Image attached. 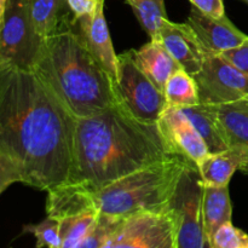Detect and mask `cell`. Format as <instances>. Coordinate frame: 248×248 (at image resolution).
<instances>
[{
    "label": "cell",
    "mask_w": 248,
    "mask_h": 248,
    "mask_svg": "<svg viewBox=\"0 0 248 248\" xmlns=\"http://www.w3.org/2000/svg\"><path fill=\"white\" fill-rule=\"evenodd\" d=\"M104 2L106 0L99 1L93 14L80 18L74 17V24L78 33L81 35L82 40L97 62L115 81L118 73V56L114 51L108 24L104 17Z\"/></svg>",
    "instance_id": "4fadbf2b"
},
{
    "label": "cell",
    "mask_w": 248,
    "mask_h": 248,
    "mask_svg": "<svg viewBox=\"0 0 248 248\" xmlns=\"http://www.w3.org/2000/svg\"><path fill=\"white\" fill-rule=\"evenodd\" d=\"M186 23L193 28L207 55H220L237 47L248 39L227 16H208L191 7Z\"/></svg>",
    "instance_id": "8fae6325"
},
{
    "label": "cell",
    "mask_w": 248,
    "mask_h": 248,
    "mask_svg": "<svg viewBox=\"0 0 248 248\" xmlns=\"http://www.w3.org/2000/svg\"><path fill=\"white\" fill-rule=\"evenodd\" d=\"M203 225L210 248H213V237L225 223L232 222V207L229 186H203Z\"/></svg>",
    "instance_id": "2e32d148"
},
{
    "label": "cell",
    "mask_w": 248,
    "mask_h": 248,
    "mask_svg": "<svg viewBox=\"0 0 248 248\" xmlns=\"http://www.w3.org/2000/svg\"><path fill=\"white\" fill-rule=\"evenodd\" d=\"M31 15L36 31L45 40L73 16L65 0H31Z\"/></svg>",
    "instance_id": "d6986e66"
},
{
    "label": "cell",
    "mask_w": 248,
    "mask_h": 248,
    "mask_svg": "<svg viewBox=\"0 0 248 248\" xmlns=\"http://www.w3.org/2000/svg\"><path fill=\"white\" fill-rule=\"evenodd\" d=\"M248 242V235L232 222L223 224L213 237V248H240Z\"/></svg>",
    "instance_id": "d4e9b609"
},
{
    "label": "cell",
    "mask_w": 248,
    "mask_h": 248,
    "mask_svg": "<svg viewBox=\"0 0 248 248\" xmlns=\"http://www.w3.org/2000/svg\"><path fill=\"white\" fill-rule=\"evenodd\" d=\"M102 248H177L173 211L124 218Z\"/></svg>",
    "instance_id": "ba28073f"
},
{
    "label": "cell",
    "mask_w": 248,
    "mask_h": 248,
    "mask_svg": "<svg viewBox=\"0 0 248 248\" xmlns=\"http://www.w3.org/2000/svg\"><path fill=\"white\" fill-rule=\"evenodd\" d=\"M240 171L244 172L245 174H248V164L241 165V166H240Z\"/></svg>",
    "instance_id": "f546056e"
},
{
    "label": "cell",
    "mask_w": 248,
    "mask_h": 248,
    "mask_svg": "<svg viewBox=\"0 0 248 248\" xmlns=\"http://www.w3.org/2000/svg\"><path fill=\"white\" fill-rule=\"evenodd\" d=\"M157 126L171 154L181 155L196 165L210 154L205 140L182 109L167 106Z\"/></svg>",
    "instance_id": "30bf717a"
},
{
    "label": "cell",
    "mask_w": 248,
    "mask_h": 248,
    "mask_svg": "<svg viewBox=\"0 0 248 248\" xmlns=\"http://www.w3.org/2000/svg\"><path fill=\"white\" fill-rule=\"evenodd\" d=\"M190 162L181 155L171 154L86 198H90L97 212L111 217L126 218L142 212H166L171 208L182 173Z\"/></svg>",
    "instance_id": "277c9868"
},
{
    "label": "cell",
    "mask_w": 248,
    "mask_h": 248,
    "mask_svg": "<svg viewBox=\"0 0 248 248\" xmlns=\"http://www.w3.org/2000/svg\"><path fill=\"white\" fill-rule=\"evenodd\" d=\"M152 40L159 39L160 29L167 19L165 0H126Z\"/></svg>",
    "instance_id": "44dd1931"
},
{
    "label": "cell",
    "mask_w": 248,
    "mask_h": 248,
    "mask_svg": "<svg viewBox=\"0 0 248 248\" xmlns=\"http://www.w3.org/2000/svg\"><path fill=\"white\" fill-rule=\"evenodd\" d=\"M77 116L34 70L0 68V193L51 191L67 182Z\"/></svg>",
    "instance_id": "6da1fadb"
},
{
    "label": "cell",
    "mask_w": 248,
    "mask_h": 248,
    "mask_svg": "<svg viewBox=\"0 0 248 248\" xmlns=\"http://www.w3.org/2000/svg\"><path fill=\"white\" fill-rule=\"evenodd\" d=\"M235 152L237 153L240 157V161H241V165L248 164V145H242V147H235L232 148Z\"/></svg>",
    "instance_id": "f1b7e54d"
},
{
    "label": "cell",
    "mask_w": 248,
    "mask_h": 248,
    "mask_svg": "<svg viewBox=\"0 0 248 248\" xmlns=\"http://www.w3.org/2000/svg\"><path fill=\"white\" fill-rule=\"evenodd\" d=\"M240 248H248V246H247V245H245V246H242V247H240Z\"/></svg>",
    "instance_id": "4dcf8cb0"
},
{
    "label": "cell",
    "mask_w": 248,
    "mask_h": 248,
    "mask_svg": "<svg viewBox=\"0 0 248 248\" xmlns=\"http://www.w3.org/2000/svg\"><path fill=\"white\" fill-rule=\"evenodd\" d=\"M114 91L116 103L142 123L157 124L167 108L164 91L138 67L130 51L118 56Z\"/></svg>",
    "instance_id": "8992f818"
},
{
    "label": "cell",
    "mask_w": 248,
    "mask_h": 248,
    "mask_svg": "<svg viewBox=\"0 0 248 248\" xmlns=\"http://www.w3.org/2000/svg\"><path fill=\"white\" fill-rule=\"evenodd\" d=\"M202 201V178L198 165L190 162L184 169L171 201L177 248H210L203 225Z\"/></svg>",
    "instance_id": "52a82bcc"
},
{
    "label": "cell",
    "mask_w": 248,
    "mask_h": 248,
    "mask_svg": "<svg viewBox=\"0 0 248 248\" xmlns=\"http://www.w3.org/2000/svg\"><path fill=\"white\" fill-rule=\"evenodd\" d=\"M138 67L149 77V79L165 93V86L170 78L178 69V63L165 48L159 40H152L140 50H130Z\"/></svg>",
    "instance_id": "5bb4252c"
},
{
    "label": "cell",
    "mask_w": 248,
    "mask_h": 248,
    "mask_svg": "<svg viewBox=\"0 0 248 248\" xmlns=\"http://www.w3.org/2000/svg\"><path fill=\"white\" fill-rule=\"evenodd\" d=\"M242 1H245V2H247V4H248V0H242Z\"/></svg>",
    "instance_id": "1f68e13d"
},
{
    "label": "cell",
    "mask_w": 248,
    "mask_h": 248,
    "mask_svg": "<svg viewBox=\"0 0 248 248\" xmlns=\"http://www.w3.org/2000/svg\"><path fill=\"white\" fill-rule=\"evenodd\" d=\"M75 18L93 14L101 0H65Z\"/></svg>",
    "instance_id": "83f0119b"
},
{
    "label": "cell",
    "mask_w": 248,
    "mask_h": 248,
    "mask_svg": "<svg viewBox=\"0 0 248 248\" xmlns=\"http://www.w3.org/2000/svg\"><path fill=\"white\" fill-rule=\"evenodd\" d=\"M193 77L200 103L223 104L248 96V77L223 55H207L201 70Z\"/></svg>",
    "instance_id": "9c48e42d"
},
{
    "label": "cell",
    "mask_w": 248,
    "mask_h": 248,
    "mask_svg": "<svg viewBox=\"0 0 248 248\" xmlns=\"http://www.w3.org/2000/svg\"><path fill=\"white\" fill-rule=\"evenodd\" d=\"M45 41L34 26L31 0H0V68L34 70Z\"/></svg>",
    "instance_id": "5b68a950"
},
{
    "label": "cell",
    "mask_w": 248,
    "mask_h": 248,
    "mask_svg": "<svg viewBox=\"0 0 248 248\" xmlns=\"http://www.w3.org/2000/svg\"><path fill=\"white\" fill-rule=\"evenodd\" d=\"M34 72L77 118H87L116 103L114 80L89 50L70 17L46 39Z\"/></svg>",
    "instance_id": "3957f363"
},
{
    "label": "cell",
    "mask_w": 248,
    "mask_h": 248,
    "mask_svg": "<svg viewBox=\"0 0 248 248\" xmlns=\"http://www.w3.org/2000/svg\"><path fill=\"white\" fill-rule=\"evenodd\" d=\"M167 106L184 109L200 104L198 85L193 75L184 69H178L165 86Z\"/></svg>",
    "instance_id": "ffe728a7"
},
{
    "label": "cell",
    "mask_w": 248,
    "mask_h": 248,
    "mask_svg": "<svg viewBox=\"0 0 248 248\" xmlns=\"http://www.w3.org/2000/svg\"><path fill=\"white\" fill-rule=\"evenodd\" d=\"M170 155L157 124L142 123L115 103L96 115L77 119L72 170L58 188L92 195Z\"/></svg>",
    "instance_id": "7a4b0ae2"
},
{
    "label": "cell",
    "mask_w": 248,
    "mask_h": 248,
    "mask_svg": "<svg viewBox=\"0 0 248 248\" xmlns=\"http://www.w3.org/2000/svg\"><path fill=\"white\" fill-rule=\"evenodd\" d=\"M241 161L232 148L217 154H208L198 164L203 186H229L232 174L240 170Z\"/></svg>",
    "instance_id": "ac0fdd59"
},
{
    "label": "cell",
    "mask_w": 248,
    "mask_h": 248,
    "mask_svg": "<svg viewBox=\"0 0 248 248\" xmlns=\"http://www.w3.org/2000/svg\"><path fill=\"white\" fill-rule=\"evenodd\" d=\"M23 232H31L35 236V248H61L62 246L60 220L52 217L47 216V218L39 224L24 225Z\"/></svg>",
    "instance_id": "603a6c76"
},
{
    "label": "cell",
    "mask_w": 248,
    "mask_h": 248,
    "mask_svg": "<svg viewBox=\"0 0 248 248\" xmlns=\"http://www.w3.org/2000/svg\"><path fill=\"white\" fill-rule=\"evenodd\" d=\"M247 246H248V242H247Z\"/></svg>",
    "instance_id": "d6a6232c"
},
{
    "label": "cell",
    "mask_w": 248,
    "mask_h": 248,
    "mask_svg": "<svg viewBox=\"0 0 248 248\" xmlns=\"http://www.w3.org/2000/svg\"><path fill=\"white\" fill-rule=\"evenodd\" d=\"M248 77V39L237 47L220 53Z\"/></svg>",
    "instance_id": "484cf974"
},
{
    "label": "cell",
    "mask_w": 248,
    "mask_h": 248,
    "mask_svg": "<svg viewBox=\"0 0 248 248\" xmlns=\"http://www.w3.org/2000/svg\"><path fill=\"white\" fill-rule=\"evenodd\" d=\"M157 40L165 46L179 67L190 75L198 74L207 53L188 23H174L165 19Z\"/></svg>",
    "instance_id": "7c38bea8"
},
{
    "label": "cell",
    "mask_w": 248,
    "mask_h": 248,
    "mask_svg": "<svg viewBox=\"0 0 248 248\" xmlns=\"http://www.w3.org/2000/svg\"><path fill=\"white\" fill-rule=\"evenodd\" d=\"M99 213L97 211L81 213V215L73 216L60 220L61 248H75L87 234L92 230L97 223Z\"/></svg>",
    "instance_id": "7402d4cb"
},
{
    "label": "cell",
    "mask_w": 248,
    "mask_h": 248,
    "mask_svg": "<svg viewBox=\"0 0 248 248\" xmlns=\"http://www.w3.org/2000/svg\"><path fill=\"white\" fill-rule=\"evenodd\" d=\"M194 7L202 14L212 17L225 16V7L223 0H189Z\"/></svg>",
    "instance_id": "4316f807"
},
{
    "label": "cell",
    "mask_w": 248,
    "mask_h": 248,
    "mask_svg": "<svg viewBox=\"0 0 248 248\" xmlns=\"http://www.w3.org/2000/svg\"><path fill=\"white\" fill-rule=\"evenodd\" d=\"M205 140L210 154L230 149L217 115V104H203L182 109Z\"/></svg>",
    "instance_id": "9a60e30c"
},
{
    "label": "cell",
    "mask_w": 248,
    "mask_h": 248,
    "mask_svg": "<svg viewBox=\"0 0 248 248\" xmlns=\"http://www.w3.org/2000/svg\"><path fill=\"white\" fill-rule=\"evenodd\" d=\"M217 115L230 148L248 145V96L217 104Z\"/></svg>",
    "instance_id": "e0dca14e"
},
{
    "label": "cell",
    "mask_w": 248,
    "mask_h": 248,
    "mask_svg": "<svg viewBox=\"0 0 248 248\" xmlns=\"http://www.w3.org/2000/svg\"><path fill=\"white\" fill-rule=\"evenodd\" d=\"M123 219L124 218L111 217L99 213L94 227L75 248H102Z\"/></svg>",
    "instance_id": "cb8c5ba5"
}]
</instances>
